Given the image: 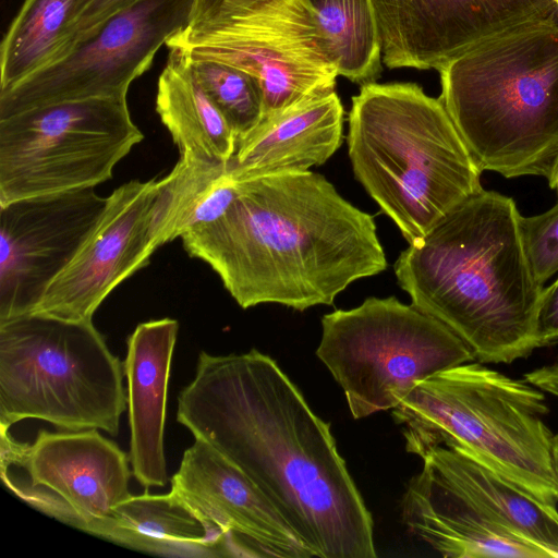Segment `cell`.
<instances>
[{"label":"cell","instance_id":"cell-1","mask_svg":"<svg viewBox=\"0 0 558 558\" xmlns=\"http://www.w3.org/2000/svg\"><path fill=\"white\" fill-rule=\"evenodd\" d=\"M177 421L239 468L318 558H375L373 520L330 425L277 362L199 353Z\"/></svg>","mask_w":558,"mask_h":558},{"label":"cell","instance_id":"cell-2","mask_svg":"<svg viewBox=\"0 0 558 558\" xmlns=\"http://www.w3.org/2000/svg\"><path fill=\"white\" fill-rule=\"evenodd\" d=\"M236 182L228 209L181 240L242 308L331 305L351 283L387 268L374 218L324 175L308 170Z\"/></svg>","mask_w":558,"mask_h":558},{"label":"cell","instance_id":"cell-3","mask_svg":"<svg viewBox=\"0 0 558 558\" xmlns=\"http://www.w3.org/2000/svg\"><path fill=\"white\" fill-rule=\"evenodd\" d=\"M515 202L482 189L397 262L411 305L445 324L481 363H506L538 349L535 318L543 284L523 240Z\"/></svg>","mask_w":558,"mask_h":558},{"label":"cell","instance_id":"cell-4","mask_svg":"<svg viewBox=\"0 0 558 558\" xmlns=\"http://www.w3.org/2000/svg\"><path fill=\"white\" fill-rule=\"evenodd\" d=\"M347 143L356 180L409 244L483 189L441 99L415 83L362 84Z\"/></svg>","mask_w":558,"mask_h":558},{"label":"cell","instance_id":"cell-5","mask_svg":"<svg viewBox=\"0 0 558 558\" xmlns=\"http://www.w3.org/2000/svg\"><path fill=\"white\" fill-rule=\"evenodd\" d=\"M438 72L439 98L482 171L551 177L558 161V23L497 37Z\"/></svg>","mask_w":558,"mask_h":558},{"label":"cell","instance_id":"cell-6","mask_svg":"<svg viewBox=\"0 0 558 558\" xmlns=\"http://www.w3.org/2000/svg\"><path fill=\"white\" fill-rule=\"evenodd\" d=\"M544 391L481 362L418 383L392 409L408 452L461 449L545 504L557 506L554 433Z\"/></svg>","mask_w":558,"mask_h":558},{"label":"cell","instance_id":"cell-7","mask_svg":"<svg viewBox=\"0 0 558 558\" xmlns=\"http://www.w3.org/2000/svg\"><path fill=\"white\" fill-rule=\"evenodd\" d=\"M123 374L93 320L29 313L0 322V426L34 418L117 436Z\"/></svg>","mask_w":558,"mask_h":558},{"label":"cell","instance_id":"cell-8","mask_svg":"<svg viewBox=\"0 0 558 558\" xmlns=\"http://www.w3.org/2000/svg\"><path fill=\"white\" fill-rule=\"evenodd\" d=\"M322 329L316 355L354 418L392 410L418 383L475 360L445 324L395 296L326 314Z\"/></svg>","mask_w":558,"mask_h":558},{"label":"cell","instance_id":"cell-9","mask_svg":"<svg viewBox=\"0 0 558 558\" xmlns=\"http://www.w3.org/2000/svg\"><path fill=\"white\" fill-rule=\"evenodd\" d=\"M144 138L126 97L62 101L0 119V205L95 187Z\"/></svg>","mask_w":558,"mask_h":558},{"label":"cell","instance_id":"cell-10","mask_svg":"<svg viewBox=\"0 0 558 558\" xmlns=\"http://www.w3.org/2000/svg\"><path fill=\"white\" fill-rule=\"evenodd\" d=\"M166 46L254 76L263 92L262 119L305 98L333 92L339 75L311 0H272L186 27Z\"/></svg>","mask_w":558,"mask_h":558},{"label":"cell","instance_id":"cell-11","mask_svg":"<svg viewBox=\"0 0 558 558\" xmlns=\"http://www.w3.org/2000/svg\"><path fill=\"white\" fill-rule=\"evenodd\" d=\"M3 484L45 514L104 536L114 508L129 496V456L98 429L40 430L33 444L0 426Z\"/></svg>","mask_w":558,"mask_h":558},{"label":"cell","instance_id":"cell-12","mask_svg":"<svg viewBox=\"0 0 558 558\" xmlns=\"http://www.w3.org/2000/svg\"><path fill=\"white\" fill-rule=\"evenodd\" d=\"M195 0H140L109 17L57 63L0 92V119L70 100L126 97L167 40L185 29Z\"/></svg>","mask_w":558,"mask_h":558},{"label":"cell","instance_id":"cell-13","mask_svg":"<svg viewBox=\"0 0 558 558\" xmlns=\"http://www.w3.org/2000/svg\"><path fill=\"white\" fill-rule=\"evenodd\" d=\"M106 203L107 197L86 187L0 205V322L34 312Z\"/></svg>","mask_w":558,"mask_h":558},{"label":"cell","instance_id":"cell-14","mask_svg":"<svg viewBox=\"0 0 558 558\" xmlns=\"http://www.w3.org/2000/svg\"><path fill=\"white\" fill-rule=\"evenodd\" d=\"M386 66L439 70L512 32L558 23L556 0H372Z\"/></svg>","mask_w":558,"mask_h":558},{"label":"cell","instance_id":"cell-15","mask_svg":"<svg viewBox=\"0 0 558 558\" xmlns=\"http://www.w3.org/2000/svg\"><path fill=\"white\" fill-rule=\"evenodd\" d=\"M158 181L126 182L108 197L81 248L52 281L34 312L66 320H93L105 299L149 263Z\"/></svg>","mask_w":558,"mask_h":558},{"label":"cell","instance_id":"cell-16","mask_svg":"<svg viewBox=\"0 0 558 558\" xmlns=\"http://www.w3.org/2000/svg\"><path fill=\"white\" fill-rule=\"evenodd\" d=\"M170 492L223 532L231 556L313 557L265 494L201 439L184 451Z\"/></svg>","mask_w":558,"mask_h":558},{"label":"cell","instance_id":"cell-17","mask_svg":"<svg viewBox=\"0 0 558 558\" xmlns=\"http://www.w3.org/2000/svg\"><path fill=\"white\" fill-rule=\"evenodd\" d=\"M178 330L175 319L149 320L137 325L126 341L129 459L134 477L146 489L168 482L163 436Z\"/></svg>","mask_w":558,"mask_h":558},{"label":"cell","instance_id":"cell-18","mask_svg":"<svg viewBox=\"0 0 558 558\" xmlns=\"http://www.w3.org/2000/svg\"><path fill=\"white\" fill-rule=\"evenodd\" d=\"M343 107L336 90L305 98L263 118L228 162L235 181L304 172L325 163L342 142Z\"/></svg>","mask_w":558,"mask_h":558},{"label":"cell","instance_id":"cell-19","mask_svg":"<svg viewBox=\"0 0 558 558\" xmlns=\"http://www.w3.org/2000/svg\"><path fill=\"white\" fill-rule=\"evenodd\" d=\"M402 520L444 557L553 558L537 544L496 523L422 468L407 486Z\"/></svg>","mask_w":558,"mask_h":558},{"label":"cell","instance_id":"cell-20","mask_svg":"<svg viewBox=\"0 0 558 558\" xmlns=\"http://www.w3.org/2000/svg\"><path fill=\"white\" fill-rule=\"evenodd\" d=\"M427 470L496 523L558 558V509L531 495L468 452L439 446L423 458Z\"/></svg>","mask_w":558,"mask_h":558},{"label":"cell","instance_id":"cell-21","mask_svg":"<svg viewBox=\"0 0 558 558\" xmlns=\"http://www.w3.org/2000/svg\"><path fill=\"white\" fill-rule=\"evenodd\" d=\"M102 537L160 555L231 556L223 532L171 492L129 496L114 508Z\"/></svg>","mask_w":558,"mask_h":558},{"label":"cell","instance_id":"cell-22","mask_svg":"<svg viewBox=\"0 0 558 558\" xmlns=\"http://www.w3.org/2000/svg\"><path fill=\"white\" fill-rule=\"evenodd\" d=\"M159 80L156 111L180 155L228 163L236 149V136L209 98L183 56L169 49Z\"/></svg>","mask_w":558,"mask_h":558},{"label":"cell","instance_id":"cell-23","mask_svg":"<svg viewBox=\"0 0 558 558\" xmlns=\"http://www.w3.org/2000/svg\"><path fill=\"white\" fill-rule=\"evenodd\" d=\"M238 182L228 163L180 155L161 180L151 215L154 245L159 248L186 231L220 217L233 202Z\"/></svg>","mask_w":558,"mask_h":558},{"label":"cell","instance_id":"cell-24","mask_svg":"<svg viewBox=\"0 0 558 558\" xmlns=\"http://www.w3.org/2000/svg\"><path fill=\"white\" fill-rule=\"evenodd\" d=\"M78 0H25L0 47V92L64 57L75 46Z\"/></svg>","mask_w":558,"mask_h":558},{"label":"cell","instance_id":"cell-25","mask_svg":"<svg viewBox=\"0 0 558 558\" xmlns=\"http://www.w3.org/2000/svg\"><path fill=\"white\" fill-rule=\"evenodd\" d=\"M338 74L354 83L380 72L383 44L372 0H311Z\"/></svg>","mask_w":558,"mask_h":558},{"label":"cell","instance_id":"cell-26","mask_svg":"<svg viewBox=\"0 0 558 558\" xmlns=\"http://www.w3.org/2000/svg\"><path fill=\"white\" fill-rule=\"evenodd\" d=\"M177 51L183 56L209 98L223 114L238 141L259 123L263 117V92L254 76L222 62L193 59L180 50Z\"/></svg>","mask_w":558,"mask_h":558},{"label":"cell","instance_id":"cell-27","mask_svg":"<svg viewBox=\"0 0 558 558\" xmlns=\"http://www.w3.org/2000/svg\"><path fill=\"white\" fill-rule=\"evenodd\" d=\"M523 240L537 280L544 284L558 271V203L521 218Z\"/></svg>","mask_w":558,"mask_h":558},{"label":"cell","instance_id":"cell-28","mask_svg":"<svg viewBox=\"0 0 558 558\" xmlns=\"http://www.w3.org/2000/svg\"><path fill=\"white\" fill-rule=\"evenodd\" d=\"M137 1L140 0H78L74 24L75 45L109 17Z\"/></svg>","mask_w":558,"mask_h":558},{"label":"cell","instance_id":"cell-29","mask_svg":"<svg viewBox=\"0 0 558 558\" xmlns=\"http://www.w3.org/2000/svg\"><path fill=\"white\" fill-rule=\"evenodd\" d=\"M535 337L539 348L558 342V278L542 290L535 318Z\"/></svg>","mask_w":558,"mask_h":558},{"label":"cell","instance_id":"cell-30","mask_svg":"<svg viewBox=\"0 0 558 558\" xmlns=\"http://www.w3.org/2000/svg\"><path fill=\"white\" fill-rule=\"evenodd\" d=\"M270 1L272 0H195L192 20L187 27L209 24Z\"/></svg>","mask_w":558,"mask_h":558},{"label":"cell","instance_id":"cell-31","mask_svg":"<svg viewBox=\"0 0 558 558\" xmlns=\"http://www.w3.org/2000/svg\"><path fill=\"white\" fill-rule=\"evenodd\" d=\"M523 379L542 391L558 398V355L549 364L524 373Z\"/></svg>","mask_w":558,"mask_h":558},{"label":"cell","instance_id":"cell-32","mask_svg":"<svg viewBox=\"0 0 558 558\" xmlns=\"http://www.w3.org/2000/svg\"><path fill=\"white\" fill-rule=\"evenodd\" d=\"M553 460L555 473L558 478V434H555L553 439Z\"/></svg>","mask_w":558,"mask_h":558},{"label":"cell","instance_id":"cell-33","mask_svg":"<svg viewBox=\"0 0 558 558\" xmlns=\"http://www.w3.org/2000/svg\"><path fill=\"white\" fill-rule=\"evenodd\" d=\"M557 174H558V161L555 166L551 177L547 180L550 189H555V181H556Z\"/></svg>","mask_w":558,"mask_h":558},{"label":"cell","instance_id":"cell-34","mask_svg":"<svg viewBox=\"0 0 558 558\" xmlns=\"http://www.w3.org/2000/svg\"><path fill=\"white\" fill-rule=\"evenodd\" d=\"M555 189L558 190V174H557V178H556V181H555Z\"/></svg>","mask_w":558,"mask_h":558},{"label":"cell","instance_id":"cell-35","mask_svg":"<svg viewBox=\"0 0 558 558\" xmlns=\"http://www.w3.org/2000/svg\"><path fill=\"white\" fill-rule=\"evenodd\" d=\"M557 4H558V0H556Z\"/></svg>","mask_w":558,"mask_h":558}]
</instances>
